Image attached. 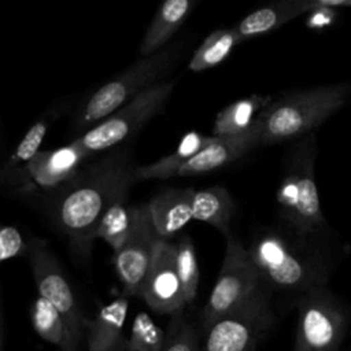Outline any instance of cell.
I'll use <instances>...</instances> for the list:
<instances>
[{"label": "cell", "mask_w": 351, "mask_h": 351, "mask_svg": "<svg viewBox=\"0 0 351 351\" xmlns=\"http://www.w3.org/2000/svg\"><path fill=\"white\" fill-rule=\"evenodd\" d=\"M166 343V332L144 311L136 314L126 351H162Z\"/></svg>", "instance_id": "cell-27"}, {"label": "cell", "mask_w": 351, "mask_h": 351, "mask_svg": "<svg viewBox=\"0 0 351 351\" xmlns=\"http://www.w3.org/2000/svg\"><path fill=\"white\" fill-rule=\"evenodd\" d=\"M29 262L38 295L47 299L62 314L70 340L78 348L88 318L82 314L77 296L59 261L43 240L29 244Z\"/></svg>", "instance_id": "cell-10"}, {"label": "cell", "mask_w": 351, "mask_h": 351, "mask_svg": "<svg viewBox=\"0 0 351 351\" xmlns=\"http://www.w3.org/2000/svg\"><path fill=\"white\" fill-rule=\"evenodd\" d=\"M196 1L166 0L154 15L138 48L140 58L151 56L167 47L169 40L188 18Z\"/></svg>", "instance_id": "cell-18"}, {"label": "cell", "mask_w": 351, "mask_h": 351, "mask_svg": "<svg viewBox=\"0 0 351 351\" xmlns=\"http://www.w3.org/2000/svg\"><path fill=\"white\" fill-rule=\"evenodd\" d=\"M261 145V137L255 125L248 133L236 137H215V140L195 156L176 167L170 177L202 176L222 169L243 158L251 149Z\"/></svg>", "instance_id": "cell-14"}, {"label": "cell", "mask_w": 351, "mask_h": 351, "mask_svg": "<svg viewBox=\"0 0 351 351\" xmlns=\"http://www.w3.org/2000/svg\"><path fill=\"white\" fill-rule=\"evenodd\" d=\"M351 84H329L295 89L273 97L258 115L261 145L295 141L335 115L348 101Z\"/></svg>", "instance_id": "cell-3"}, {"label": "cell", "mask_w": 351, "mask_h": 351, "mask_svg": "<svg viewBox=\"0 0 351 351\" xmlns=\"http://www.w3.org/2000/svg\"><path fill=\"white\" fill-rule=\"evenodd\" d=\"M270 95H251L239 99L215 115L211 136L214 137H236L248 133L255 128L258 115L271 103Z\"/></svg>", "instance_id": "cell-19"}, {"label": "cell", "mask_w": 351, "mask_h": 351, "mask_svg": "<svg viewBox=\"0 0 351 351\" xmlns=\"http://www.w3.org/2000/svg\"><path fill=\"white\" fill-rule=\"evenodd\" d=\"M315 10L314 0H281L254 10L236 26L241 40L267 34L303 14Z\"/></svg>", "instance_id": "cell-17"}, {"label": "cell", "mask_w": 351, "mask_h": 351, "mask_svg": "<svg viewBox=\"0 0 351 351\" xmlns=\"http://www.w3.org/2000/svg\"><path fill=\"white\" fill-rule=\"evenodd\" d=\"M241 41L234 27L211 32L193 52L188 69L193 73H200L221 64Z\"/></svg>", "instance_id": "cell-24"}, {"label": "cell", "mask_w": 351, "mask_h": 351, "mask_svg": "<svg viewBox=\"0 0 351 351\" xmlns=\"http://www.w3.org/2000/svg\"><path fill=\"white\" fill-rule=\"evenodd\" d=\"M296 307L293 351H339L347 332L348 318L344 307L326 285L300 293Z\"/></svg>", "instance_id": "cell-8"}, {"label": "cell", "mask_w": 351, "mask_h": 351, "mask_svg": "<svg viewBox=\"0 0 351 351\" xmlns=\"http://www.w3.org/2000/svg\"><path fill=\"white\" fill-rule=\"evenodd\" d=\"M193 188H170L152 196L148 202V213L159 239L170 240L192 217Z\"/></svg>", "instance_id": "cell-16"}, {"label": "cell", "mask_w": 351, "mask_h": 351, "mask_svg": "<svg viewBox=\"0 0 351 351\" xmlns=\"http://www.w3.org/2000/svg\"><path fill=\"white\" fill-rule=\"evenodd\" d=\"M313 237L300 236L287 226L258 232L247 247L262 280L271 289L304 291L326 285L330 265L313 248Z\"/></svg>", "instance_id": "cell-2"}, {"label": "cell", "mask_w": 351, "mask_h": 351, "mask_svg": "<svg viewBox=\"0 0 351 351\" xmlns=\"http://www.w3.org/2000/svg\"><path fill=\"white\" fill-rule=\"evenodd\" d=\"M29 252L22 233L12 225H4L0 229V259L3 262Z\"/></svg>", "instance_id": "cell-29"}, {"label": "cell", "mask_w": 351, "mask_h": 351, "mask_svg": "<svg viewBox=\"0 0 351 351\" xmlns=\"http://www.w3.org/2000/svg\"><path fill=\"white\" fill-rule=\"evenodd\" d=\"M141 298L158 314L174 315L186 306L176 269V243L158 240Z\"/></svg>", "instance_id": "cell-12"}, {"label": "cell", "mask_w": 351, "mask_h": 351, "mask_svg": "<svg viewBox=\"0 0 351 351\" xmlns=\"http://www.w3.org/2000/svg\"><path fill=\"white\" fill-rule=\"evenodd\" d=\"M174 86V80H165L154 85L74 140L88 155L119 147L163 110Z\"/></svg>", "instance_id": "cell-7"}, {"label": "cell", "mask_w": 351, "mask_h": 351, "mask_svg": "<svg viewBox=\"0 0 351 351\" xmlns=\"http://www.w3.org/2000/svg\"><path fill=\"white\" fill-rule=\"evenodd\" d=\"M60 108H51L45 111L34 123L26 130L23 137L19 140L14 152L10 155L8 160L4 163L1 170V177L10 180L11 182H22L25 177V169L27 163L40 152V145L48 132L49 125L60 115Z\"/></svg>", "instance_id": "cell-20"}, {"label": "cell", "mask_w": 351, "mask_h": 351, "mask_svg": "<svg viewBox=\"0 0 351 351\" xmlns=\"http://www.w3.org/2000/svg\"><path fill=\"white\" fill-rule=\"evenodd\" d=\"M215 140L214 136H204L199 132H189L185 134L177 148L169 155L158 159L156 162L137 166L136 169V181L144 180H165L169 178L171 171L195 156L203 148L210 145Z\"/></svg>", "instance_id": "cell-22"}, {"label": "cell", "mask_w": 351, "mask_h": 351, "mask_svg": "<svg viewBox=\"0 0 351 351\" xmlns=\"http://www.w3.org/2000/svg\"><path fill=\"white\" fill-rule=\"evenodd\" d=\"M180 52L176 47H166L159 52L138 58L122 73L93 90L75 110L73 126L77 132L89 130L104 118L136 99L138 95L165 81V75L174 67Z\"/></svg>", "instance_id": "cell-5"}, {"label": "cell", "mask_w": 351, "mask_h": 351, "mask_svg": "<svg viewBox=\"0 0 351 351\" xmlns=\"http://www.w3.org/2000/svg\"><path fill=\"white\" fill-rule=\"evenodd\" d=\"M88 156L86 151L75 140L59 148L40 151L27 163L23 182H30L51 195L80 174Z\"/></svg>", "instance_id": "cell-13"}, {"label": "cell", "mask_w": 351, "mask_h": 351, "mask_svg": "<svg viewBox=\"0 0 351 351\" xmlns=\"http://www.w3.org/2000/svg\"><path fill=\"white\" fill-rule=\"evenodd\" d=\"M236 206L232 195L223 186L214 185L196 189L192 202V217L208 223L225 237L230 234V223Z\"/></svg>", "instance_id": "cell-21"}, {"label": "cell", "mask_w": 351, "mask_h": 351, "mask_svg": "<svg viewBox=\"0 0 351 351\" xmlns=\"http://www.w3.org/2000/svg\"><path fill=\"white\" fill-rule=\"evenodd\" d=\"M136 169L130 147H117L49 195L48 215L69 237L75 254L86 255L90 251L103 215L115 203L128 200L136 182Z\"/></svg>", "instance_id": "cell-1"}, {"label": "cell", "mask_w": 351, "mask_h": 351, "mask_svg": "<svg viewBox=\"0 0 351 351\" xmlns=\"http://www.w3.org/2000/svg\"><path fill=\"white\" fill-rule=\"evenodd\" d=\"M158 240L147 203L133 206L132 232L125 245L112 258L125 296L141 298Z\"/></svg>", "instance_id": "cell-11"}, {"label": "cell", "mask_w": 351, "mask_h": 351, "mask_svg": "<svg viewBox=\"0 0 351 351\" xmlns=\"http://www.w3.org/2000/svg\"><path fill=\"white\" fill-rule=\"evenodd\" d=\"M128 310V296L122 295L88 318L85 326L88 351H126L128 339L123 336V325Z\"/></svg>", "instance_id": "cell-15"}, {"label": "cell", "mask_w": 351, "mask_h": 351, "mask_svg": "<svg viewBox=\"0 0 351 351\" xmlns=\"http://www.w3.org/2000/svg\"><path fill=\"white\" fill-rule=\"evenodd\" d=\"M162 351H202L196 330L186 321L184 310L171 315Z\"/></svg>", "instance_id": "cell-28"}, {"label": "cell", "mask_w": 351, "mask_h": 351, "mask_svg": "<svg viewBox=\"0 0 351 351\" xmlns=\"http://www.w3.org/2000/svg\"><path fill=\"white\" fill-rule=\"evenodd\" d=\"M30 321L36 333L45 341L58 346L60 351H78L73 346L62 314L43 296H37L30 306Z\"/></svg>", "instance_id": "cell-23"}, {"label": "cell", "mask_w": 351, "mask_h": 351, "mask_svg": "<svg viewBox=\"0 0 351 351\" xmlns=\"http://www.w3.org/2000/svg\"><path fill=\"white\" fill-rule=\"evenodd\" d=\"M133 228V206H128L126 200L115 203L100 219L95 240L100 239L108 244L112 252H118L126 243Z\"/></svg>", "instance_id": "cell-25"}, {"label": "cell", "mask_w": 351, "mask_h": 351, "mask_svg": "<svg viewBox=\"0 0 351 351\" xmlns=\"http://www.w3.org/2000/svg\"><path fill=\"white\" fill-rule=\"evenodd\" d=\"M265 285L247 247L229 234L221 270L202 311L203 328L245 304Z\"/></svg>", "instance_id": "cell-6"}, {"label": "cell", "mask_w": 351, "mask_h": 351, "mask_svg": "<svg viewBox=\"0 0 351 351\" xmlns=\"http://www.w3.org/2000/svg\"><path fill=\"white\" fill-rule=\"evenodd\" d=\"M315 133L292 141L276 192L278 215L292 232L314 237L326 225L315 182Z\"/></svg>", "instance_id": "cell-4"}, {"label": "cell", "mask_w": 351, "mask_h": 351, "mask_svg": "<svg viewBox=\"0 0 351 351\" xmlns=\"http://www.w3.org/2000/svg\"><path fill=\"white\" fill-rule=\"evenodd\" d=\"M176 269L186 304L192 303L199 288V262L195 245L188 236H181L176 243Z\"/></svg>", "instance_id": "cell-26"}, {"label": "cell", "mask_w": 351, "mask_h": 351, "mask_svg": "<svg viewBox=\"0 0 351 351\" xmlns=\"http://www.w3.org/2000/svg\"><path fill=\"white\" fill-rule=\"evenodd\" d=\"M271 291L265 285L245 304L207 328L202 351H255L276 322L270 303Z\"/></svg>", "instance_id": "cell-9"}]
</instances>
